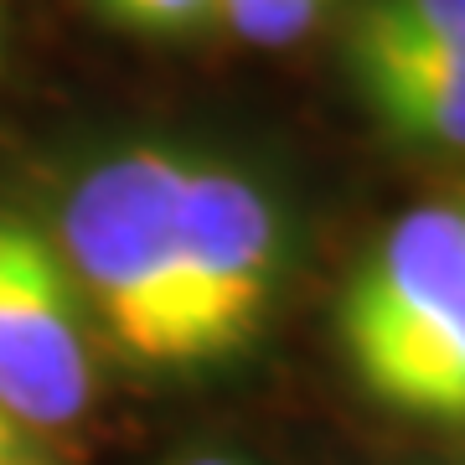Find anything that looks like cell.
Masks as SVG:
<instances>
[{
    "instance_id": "7",
    "label": "cell",
    "mask_w": 465,
    "mask_h": 465,
    "mask_svg": "<svg viewBox=\"0 0 465 465\" xmlns=\"http://www.w3.org/2000/svg\"><path fill=\"white\" fill-rule=\"evenodd\" d=\"M331 11V0H217V21L249 47H290Z\"/></svg>"
},
{
    "instance_id": "11",
    "label": "cell",
    "mask_w": 465,
    "mask_h": 465,
    "mask_svg": "<svg viewBox=\"0 0 465 465\" xmlns=\"http://www.w3.org/2000/svg\"><path fill=\"white\" fill-rule=\"evenodd\" d=\"M21 465H26V460H21Z\"/></svg>"
},
{
    "instance_id": "9",
    "label": "cell",
    "mask_w": 465,
    "mask_h": 465,
    "mask_svg": "<svg viewBox=\"0 0 465 465\" xmlns=\"http://www.w3.org/2000/svg\"><path fill=\"white\" fill-rule=\"evenodd\" d=\"M0 465H21V424L0 409Z\"/></svg>"
},
{
    "instance_id": "2",
    "label": "cell",
    "mask_w": 465,
    "mask_h": 465,
    "mask_svg": "<svg viewBox=\"0 0 465 465\" xmlns=\"http://www.w3.org/2000/svg\"><path fill=\"white\" fill-rule=\"evenodd\" d=\"M186 161L161 145L119 150L78 176L63 207V249L84 305L124 362L192 367L182 326L176 202Z\"/></svg>"
},
{
    "instance_id": "5",
    "label": "cell",
    "mask_w": 465,
    "mask_h": 465,
    "mask_svg": "<svg viewBox=\"0 0 465 465\" xmlns=\"http://www.w3.org/2000/svg\"><path fill=\"white\" fill-rule=\"evenodd\" d=\"M351 88L399 145L465 150V36L393 52H347Z\"/></svg>"
},
{
    "instance_id": "8",
    "label": "cell",
    "mask_w": 465,
    "mask_h": 465,
    "mask_svg": "<svg viewBox=\"0 0 465 465\" xmlns=\"http://www.w3.org/2000/svg\"><path fill=\"white\" fill-rule=\"evenodd\" d=\"M109 26L134 36H192L217 21V0H88Z\"/></svg>"
},
{
    "instance_id": "10",
    "label": "cell",
    "mask_w": 465,
    "mask_h": 465,
    "mask_svg": "<svg viewBox=\"0 0 465 465\" xmlns=\"http://www.w3.org/2000/svg\"><path fill=\"white\" fill-rule=\"evenodd\" d=\"M192 465H232V460H192Z\"/></svg>"
},
{
    "instance_id": "1",
    "label": "cell",
    "mask_w": 465,
    "mask_h": 465,
    "mask_svg": "<svg viewBox=\"0 0 465 465\" xmlns=\"http://www.w3.org/2000/svg\"><path fill=\"white\" fill-rule=\"evenodd\" d=\"M336 336L372 403L465 424V207H414L382 232L336 300Z\"/></svg>"
},
{
    "instance_id": "4",
    "label": "cell",
    "mask_w": 465,
    "mask_h": 465,
    "mask_svg": "<svg viewBox=\"0 0 465 465\" xmlns=\"http://www.w3.org/2000/svg\"><path fill=\"white\" fill-rule=\"evenodd\" d=\"M88 393L94 362L73 269L47 232L0 213V409L32 430H63Z\"/></svg>"
},
{
    "instance_id": "6",
    "label": "cell",
    "mask_w": 465,
    "mask_h": 465,
    "mask_svg": "<svg viewBox=\"0 0 465 465\" xmlns=\"http://www.w3.org/2000/svg\"><path fill=\"white\" fill-rule=\"evenodd\" d=\"M465 36V0H362L347 26V52H393Z\"/></svg>"
},
{
    "instance_id": "3",
    "label": "cell",
    "mask_w": 465,
    "mask_h": 465,
    "mask_svg": "<svg viewBox=\"0 0 465 465\" xmlns=\"http://www.w3.org/2000/svg\"><path fill=\"white\" fill-rule=\"evenodd\" d=\"M186 362L207 367L249 347L280 284V217L264 186L228 166L186 161L176 202Z\"/></svg>"
}]
</instances>
